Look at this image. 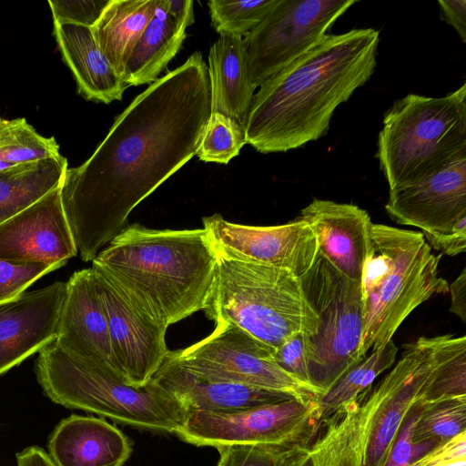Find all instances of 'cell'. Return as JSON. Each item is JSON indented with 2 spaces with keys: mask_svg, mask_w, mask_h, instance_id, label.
<instances>
[{
  "mask_svg": "<svg viewBox=\"0 0 466 466\" xmlns=\"http://www.w3.org/2000/svg\"><path fill=\"white\" fill-rule=\"evenodd\" d=\"M55 342L116 371L107 321L91 268L76 271L66 281Z\"/></svg>",
  "mask_w": 466,
  "mask_h": 466,
  "instance_id": "cell-18",
  "label": "cell"
},
{
  "mask_svg": "<svg viewBox=\"0 0 466 466\" xmlns=\"http://www.w3.org/2000/svg\"><path fill=\"white\" fill-rule=\"evenodd\" d=\"M451 304L450 311L458 316L463 323L466 322V268L449 285Z\"/></svg>",
  "mask_w": 466,
  "mask_h": 466,
  "instance_id": "cell-41",
  "label": "cell"
},
{
  "mask_svg": "<svg viewBox=\"0 0 466 466\" xmlns=\"http://www.w3.org/2000/svg\"><path fill=\"white\" fill-rule=\"evenodd\" d=\"M58 156L59 146L54 137L41 136L25 118L0 116V171Z\"/></svg>",
  "mask_w": 466,
  "mask_h": 466,
  "instance_id": "cell-29",
  "label": "cell"
},
{
  "mask_svg": "<svg viewBox=\"0 0 466 466\" xmlns=\"http://www.w3.org/2000/svg\"><path fill=\"white\" fill-rule=\"evenodd\" d=\"M167 12L176 22L187 29L194 23L193 1L191 0H167Z\"/></svg>",
  "mask_w": 466,
  "mask_h": 466,
  "instance_id": "cell-43",
  "label": "cell"
},
{
  "mask_svg": "<svg viewBox=\"0 0 466 466\" xmlns=\"http://www.w3.org/2000/svg\"><path fill=\"white\" fill-rule=\"evenodd\" d=\"M356 0H279L244 39L256 87L318 46Z\"/></svg>",
  "mask_w": 466,
  "mask_h": 466,
  "instance_id": "cell-11",
  "label": "cell"
},
{
  "mask_svg": "<svg viewBox=\"0 0 466 466\" xmlns=\"http://www.w3.org/2000/svg\"><path fill=\"white\" fill-rule=\"evenodd\" d=\"M159 0H110L91 27L101 52L123 79L127 60Z\"/></svg>",
  "mask_w": 466,
  "mask_h": 466,
  "instance_id": "cell-24",
  "label": "cell"
},
{
  "mask_svg": "<svg viewBox=\"0 0 466 466\" xmlns=\"http://www.w3.org/2000/svg\"><path fill=\"white\" fill-rule=\"evenodd\" d=\"M66 281L0 304V376L56 340Z\"/></svg>",
  "mask_w": 466,
  "mask_h": 466,
  "instance_id": "cell-16",
  "label": "cell"
},
{
  "mask_svg": "<svg viewBox=\"0 0 466 466\" xmlns=\"http://www.w3.org/2000/svg\"><path fill=\"white\" fill-rule=\"evenodd\" d=\"M59 268L57 265L0 258V304L18 297L35 280Z\"/></svg>",
  "mask_w": 466,
  "mask_h": 466,
  "instance_id": "cell-34",
  "label": "cell"
},
{
  "mask_svg": "<svg viewBox=\"0 0 466 466\" xmlns=\"http://www.w3.org/2000/svg\"><path fill=\"white\" fill-rule=\"evenodd\" d=\"M389 216L422 234L451 231L466 219V157L415 185L390 193L385 205Z\"/></svg>",
  "mask_w": 466,
  "mask_h": 466,
  "instance_id": "cell-15",
  "label": "cell"
},
{
  "mask_svg": "<svg viewBox=\"0 0 466 466\" xmlns=\"http://www.w3.org/2000/svg\"><path fill=\"white\" fill-rule=\"evenodd\" d=\"M319 401L295 399L228 412L188 411L175 434L197 445L311 443L319 431Z\"/></svg>",
  "mask_w": 466,
  "mask_h": 466,
  "instance_id": "cell-10",
  "label": "cell"
},
{
  "mask_svg": "<svg viewBox=\"0 0 466 466\" xmlns=\"http://www.w3.org/2000/svg\"><path fill=\"white\" fill-rule=\"evenodd\" d=\"M67 169L61 155L0 171V224L58 187Z\"/></svg>",
  "mask_w": 466,
  "mask_h": 466,
  "instance_id": "cell-26",
  "label": "cell"
},
{
  "mask_svg": "<svg viewBox=\"0 0 466 466\" xmlns=\"http://www.w3.org/2000/svg\"><path fill=\"white\" fill-rule=\"evenodd\" d=\"M299 278L318 317L317 332L304 336V351L310 384L321 398L363 360L359 355L363 331L361 282L345 276L319 250Z\"/></svg>",
  "mask_w": 466,
  "mask_h": 466,
  "instance_id": "cell-8",
  "label": "cell"
},
{
  "mask_svg": "<svg viewBox=\"0 0 466 466\" xmlns=\"http://www.w3.org/2000/svg\"><path fill=\"white\" fill-rule=\"evenodd\" d=\"M423 234L383 224L372 226V251L361 280L364 359L392 339L404 319L435 294L449 292Z\"/></svg>",
  "mask_w": 466,
  "mask_h": 466,
  "instance_id": "cell-5",
  "label": "cell"
},
{
  "mask_svg": "<svg viewBox=\"0 0 466 466\" xmlns=\"http://www.w3.org/2000/svg\"><path fill=\"white\" fill-rule=\"evenodd\" d=\"M420 410V406L414 404L407 413L384 466H409L431 449L425 445H416L412 439L414 425Z\"/></svg>",
  "mask_w": 466,
  "mask_h": 466,
  "instance_id": "cell-36",
  "label": "cell"
},
{
  "mask_svg": "<svg viewBox=\"0 0 466 466\" xmlns=\"http://www.w3.org/2000/svg\"><path fill=\"white\" fill-rule=\"evenodd\" d=\"M59 187L0 224V258L62 267L77 255Z\"/></svg>",
  "mask_w": 466,
  "mask_h": 466,
  "instance_id": "cell-14",
  "label": "cell"
},
{
  "mask_svg": "<svg viewBox=\"0 0 466 466\" xmlns=\"http://www.w3.org/2000/svg\"><path fill=\"white\" fill-rule=\"evenodd\" d=\"M211 112L244 127L257 88L250 77L243 36L220 35L209 49L208 66Z\"/></svg>",
  "mask_w": 466,
  "mask_h": 466,
  "instance_id": "cell-23",
  "label": "cell"
},
{
  "mask_svg": "<svg viewBox=\"0 0 466 466\" xmlns=\"http://www.w3.org/2000/svg\"><path fill=\"white\" fill-rule=\"evenodd\" d=\"M309 443L233 444L218 448V466H309Z\"/></svg>",
  "mask_w": 466,
  "mask_h": 466,
  "instance_id": "cell-31",
  "label": "cell"
},
{
  "mask_svg": "<svg viewBox=\"0 0 466 466\" xmlns=\"http://www.w3.org/2000/svg\"><path fill=\"white\" fill-rule=\"evenodd\" d=\"M35 370L45 395L68 409L168 433H176L187 414L184 406L154 378L144 386H132L112 369L55 341L38 352Z\"/></svg>",
  "mask_w": 466,
  "mask_h": 466,
  "instance_id": "cell-4",
  "label": "cell"
},
{
  "mask_svg": "<svg viewBox=\"0 0 466 466\" xmlns=\"http://www.w3.org/2000/svg\"><path fill=\"white\" fill-rule=\"evenodd\" d=\"M465 157V83L441 97L408 94L385 113L377 157L390 193Z\"/></svg>",
  "mask_w": 466,
  "mask_h": 466,
  "instance_id": "cell-6",
  "label": "cell"
},
{
  "mask_svg": "<svg viewBox=\"0 0 466 466\" xmlns=\"http://www.w3.org/2000/svg\"><path fill=\"white\" fill-rule=\"evenodd\" d=\"M379 42L373 28L327 35L266 80L246 118V144L263 154L286 152L324 136L336 108L372 76Z\"/></svg>",
  "mask_w": 466,
  "mask_h": 466,
  "instance_id": "cell-2",
  "label": "cell"
},
{
  "mask_svg": "<svg viewBox=\"0 0 466 466\" xmlns=\"http://www.w3.org/2000/svg\"><path fill=\"white\" fill-rule=\"evenodd\" d=\"M17 466H57L49 453L37 446L28 447L16 454Z\"/></svg>",
  "mask_w": 466,
  "mask_h": 466,
  "instance_id": "cell-42",
  "label": "cell"
},
{
  "mask_svg": "<svg viewBox=\"0 0 466 466\" xmlns=\"http://www.w3.org/2000/svg\"><path fill=\"white\" fill-rule=\"evenodd\" d=\"M246 144L244 127L219 112H211L196 155L204 162L228 164Z\"/></svg>",
  "mask_w": 466,
  "mask_h": 466,
  "instance_id": "cell-33",
  "label": "cell"
},
{
  "mask_svg": "<svg viewBox=\"0 0 466 466\" xmlns=\"http://www.w3.org/2000/svg\"><path fill=\"white\" fill-rule=\"evenodd\" d=\"M304 336L305 334L303 333H298L284 342L280 347L275 350L274 359L276 363L283 370L302 384L317 391L309 381L304 351Z\"/></svg>",
  "mask_w": 466,
  "mask_h": 466,
  "instance_id": "cell-37",
  "label": "cell"
},
{
  "mask_svg": "<svg viewBox=\"0 0 466 466\" xmlns=\"http://www.w3.org/2000/svg\"><path fill=\"white\" fill-rule=\"evenodd\" d=\"M186 28L167 12V1L159 0L153 18L137 42L126 66L127 86L152 84L179 51Z\"/></svg>",
  "mask_w": 466,
  "mask_h": 466,
  "instance_id": "cell-25",
  "label": "cell"
},
{
  "mask_svg": "<svg viewBox=\"0 0 466 466\" xmlns=\"http://www.w3.org/2000/svg\"><path fill=\"white\" fill-rule=\"evenodd\" d=\"M398 347L392 339L379 350L371 351L360 363L350 370L335 386L319 400V425L343 404L371 388L374 380L390 369L396 360Z\"/></svg>",
  "mask_w": 466,
  "mask_h": 466,
  "instance_id": "cell-28",
  "label": "cell"
},
{
  "mask_svg": "<svg viewBox=\"0 0 466 466\" xmlns=\"http://www.w3.org/2000/svg\"><path fill=\"white\" fill-rule=\"evenodd\" d=\"M153 378L171 393L187 412H228L293 399L277 391L197 377L177 364L169 357V353Z\"/></svg>",
  "mask_w": 466,
  "mask_h": 466,
  "instance_id": "cell-21",
  "label": "cell"
},
{
  "mask_svg": "<svg viewBox=\"0 0 466 466\" xmlns=\"http://www.w3.org/2000/svg\"><path fill=\"white\" fill-rule=\"evenodd\" d=\"M314 229L319 250L345 276L361 282L372 251L373 223L352 204L314 198L298 217Z\"/></svg>",
  "mask_w": 466,
  "mask_h": 466,
  "instance_id": "cell-17",
  "label": "cell"
},
{
  "mask_svg": "<svg viewBox=\"0 0 466 466\" xmlns=\"http://www.w3.org/2000/svg\"><path fill=\"white\" fill-rule=\"evenodd\" d=\"M427 243L440 254L456 256L466 249V219L461 220L451 231L423 234Z\"/></svg>",
  "mask_w": 466,
  "mask_h": 466,
  "instance_id": "cell-39",
  "label": "cell"
},
{
  "mask_svg": "<svg viewBox=\"0 0 466 466\" xmlns=\"http://www.w3.org/2000/svg\"><path fill=\"white\" fill-rule=\"evenodd\" d=\"M91 268L107 321L115 370L127 383L144 386L169 353L167 327L144 311L105 273Z\"/></svg>",
  "mask_w": 466,
  "mask_h": 466,
  "instance_id": "cell-12",
  "label": "cell"
},
{
  "mask_svg": "<svg viewBox=\"0 0 466 466\" xmlns=\"http://www.w3.org/2000/svg\"><path fill=\"white\" fill-rule=\"evenodd\" d=\"M274 351L234 325L216 323L209 336L188 348L170 351L169 357L202 379L277 391L301 402L319 401L317 391L276 363Z\"/></svg>",
  "mask_w": 466,
  "mask_h": 466,
  "instance_id": "cell-9",
  "label": "cell"
},
{
  "mask_svg": "<svg viewBox=\"0 0 466 466\" xmlns=\"http://www.w3.org/2000/svg\"><path fill=\"white\" fill-rule=\"evenodd\" d=\"M48 450L57 466H123L132 444L104 419L72 415L56 425Z\"/></svg>",
  "mask_w": 466,
  "mask_h": 466,
  "instance_id": "cell-20",
  "label": "cell"
},
{
  "mask_svg": "<svg viewBox=\"0 0 466 466\" xmlns=\"http://www.w3.org/2000/svg\"><path fill=\"white\" fill-rule=\"evenodd\" d=\"M409 466H466V431L431 448Z\"/></svg>",
  "mask_w": 466,
  "mask_h": 466,
  "instance_id": "cell-38",
  "label": "cell"
},
{
  "mask_svg": "<svg viewBox=\"0 0 466 466\" xmlns=\"http://www.w3.org/2000/svg\"><path fill=\"white\" fill-rule=\"evenodd\" d=\"M434 360L432 337L404 345L391 369L395 384L368 449L364 466H384L393 441L409 410L426 383Z\"/></svg>",
  "mask_w": 466,
  "mask_h": 466,
  "instance_id": "cell-19",
  "label": "cell"
},
{
  "mask_svg": "<svg viewBox=\"0 0 466 466\" xmlns=\"http://www.w3.org/2000/svg\"><path fill=\"white\" fill-rule=\"evenodd\" d=\"M279 0L208 2L211 24L220 35H246L275 7Z\"/></svg>",
  "mask_w": 466,
  "mask_h": 466,
  "instance_id": "cell-32",
  "label": "cell"
},
{
  "mask_svg": "<svg viewBox=\"0 0 466 466\" xmlns=\"http://www.w3.org/2000/svg\"><path fill=\"white\" fill-rule=\"evenodd\" d=\"M54 35L82 96L104 104L122 99L127 86L101 52L91 27L54 23Z\"/></svg>",
  "mask_w": 466,
  "mask_h": 466,
  "instance_id": "cell-22",
  "label": "cell"
},
{
  "mask_svg": "<svg viewBox=\"0 0 466 466\" xmlns=\"http://www.w3.org/2000/svg\"><path fill=\"white\" fill-rule=\"evenodd\" d=\"M205 313L214 322L234 325L274 350L298 333L310 337L318 329V317L293 272L218 254Z\"/></svg>",
  "mask_w": 466,
  "mask_h": 466,
  "instance_id": "cell-7",
  "label": "cell"
},
{
  "mask_svg": "<svg viewBox=\"0 0 466 466\" xmlns=\"http://www.w3.org/2000/svg\"><path fill=\"white\" fill-rule=\"evenodd\" d=\"M110 0H51L54 23L76 24L92 27Z\"/></svg>",
  "mask_w": 466,
  "mask_h": 466,
  "instance_id": "cell-35",
  "label": "cell"
},
{
  "mask_svg": "<svg viewBox=\"0 0 466 466\" xmlns=\"http://www.w3.org/2000/svg\"><path fill=\"white\" fill-rule=\"evenodd\" d=\"M434 360L428 380L415 400L423 406L441 399L466 395V337H432Z\"/></svg>",
  "mask_w": 466,
  "mask_h": 466,
  "instance_id": "cell-27",
  "label": "cell"
},
{
  "mask_svg": "<svg viewBox=\"0 0 466 466\" xmlns=\"http://www.w3.org/2000/svg\"><path fill=\"white\" fill-rule=\"evenodd\" d=\"M202 221L216 253L227 258L284 268L299 277L319 253L314 229L299 218L267 227L232 223L219 214Z\"/></svg>",
  "mask_w": 466,
  "mask_h": 466,
  "instance_id": "cell-13",
  "label": "cell"
},
{
  "mask_svg": "<svg viewBox=\"0 0 466 466\" xmlns=\"http://www.w3.org/2000/svg\"><path fill=\"white\" fill-rule=\"evenodd\" d=\"M210 114L208 66L197 51L133 99L86 162L66 170L60 198L83 261L196 155Z\"/></svg>",
  "mask_w": 466,
  "mask_h": 466,
  "instance_id": "cell-1",
  "label": "cell"
},
{
  "mask_svg": "<svg viewBox=\"0 0 466 466\" xmlns=\"http://www.w3.org/2000/svg\"><path fill=\"white\" fill-rule=\"evenodd\" d=\"M463 431H466V395H460L421 406L412 439L416 445L432 448Z\"/></svg>",
  "mask_w": 466,
  "mask_h": 466,
  "instance_id": "cell-30",
  "label": "cell"
},
{
  "mask_svg": "<svg viewBox=\"0 0 466 466\" xmlns=\"http://www.w3.org/2000/svg\"><path fill=\"white\" fill-rule=\"evenodd\" d=\"M441 18L458 33L462 42H466V1L439 0Z\"/></svg>",
  "mask_w": 466,
  "mask_h": 466,
  "instance_id": "cell-40",
  "label": "cell"
},
{
  "mask_svg": "<svg viewBox=\"0 0 466 466\" xmlns=\"http://www.w3.org/2000/svg\"><path fill=\"white\" fill-rule=\"evenodd\" d=\"M144 311L168 327L205 311L217 254L205 228H125L93 259Z\"/></svg>",
  "mask_w": 466,
  "mask_h": 466,
  "instance_id": "cell-3",
  "label": "cell"
}]
</instances>
